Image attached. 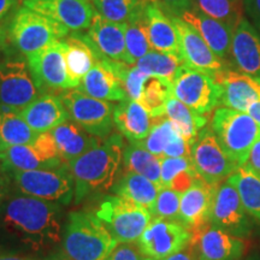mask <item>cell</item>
Listing matches in <instances>:
<instances>
[{
    "label": "cell",
    "instance_id": "cell-42",
    "mask_svg": "<svg viewBox=\"0 0 260 260\" xmlns=\"http://www.w3.org/2000/svg\"><path fill=\"white\" fill-rule=\"evenodd\" d=\"M193 168L190 158H161L160 164V187L169 188L170 183L181 172Z\"/></svg>",
    "mask_w": 260,
    "mask_h": 260
},
{
    "label": "cell",
    "instance_id": "cell-54",
    "mask_svg": "<svg viewBox=\"0 0 260 260\" xmlns=\"http://www.w3.org/2000/svg\"><path fill=\"white\" fill-rule=\"evenodd\" d=\"M233 2H237V0H233Z\"/></svg>",
    "mask_w": 260,
    "mask_h": 260
},
{
    "label": "cell",
    "instance_id": "cell-51",
    "mask_svg": "<svg viewBox=\"0 0 260 260\" xmlns=\"http://www.w3.org/2000/svg\"><path fill=\"white\" fill-rule=\"evenodd\" d=\"M248 113L260 124V103H256L249 107Z\"/></svg>",
    "mask_w": 260,
    "mask_h": 260
},
{
    "label": "cell",
    "instance_id": "cell-53",
    "mask_svg": "<svg viewBox=\"0 0 260 260\" xmlns=\"http://www.w3.org/2000/svg\"><path fill=\"white\" fill-rule=\"evenodd\" d=\"M15 2H16V4H17V5H24L25 3L30 2V0H15Z\"/></svg>",
    "mask_w": 260,
    "mask_h": 260
},
{
    "label": "cell",
    "instance_id": "cell-24",
    "mask_svg": "<svg viewBox=\"0 0 260 260\" xmlns=\"http://www.w3.org/2000/svg\"><path fill=\"white\" fill-rule=\"evenodd\" d=\"M19 115L38 135L51 132L70 119L60 96L54 94H42Z\"/></svg>",
    "mask_w": 260,
    "mask_h": 260
},
{
    "label": "cell",
    "instance_id": "cell-34",
    "mask_svg": "<svg viewBox=\"0 0 260 260\" xmlns=\"http://www.w3.org/2000/svg\"><path fill=\"white\" fill-rule=\"evenodd\" d=\"M228 181L239 191L247 213L260 222V177L246 168L239 167Z\"/></svg>",
    "mask_w": 260,
    "mask_h": 260
},
{
    "label": "cell",
    "instance_id": "cell-9",
    "mask_svg": "<svg viewBox=\"0 0 260 260\" xmlns=\"http://www.w3.org/2000/svg\"><path fill=\"white\" fill-rule=\"evenodd\" d=\"M172 95L199 115L206 116L219 105V84L211 75L183 64L172 81Z\"/></svg>",
    "mask_w": 260,
    "mask_h": 260
},
{
    "label": "cell",
    "instance_id": "cell-14",
    "mask_svg": "<svg viewBox=\"0 0 260 260\" xmlns=\"http://www.w3.org/2000/svg\"><path fill=\"white\" fill-rule=\"evenodd\" d=\"M40 95L24 60L0 61V109L21 112Z\"/></svg>",
    "mask_w": 260,
    "mask_h": 260
},
{
    "label": "cell",
    "instance_id": "cell-45",
    "mask_svg": "<svg viewBox=\"0 0 260 260\" xmlns=\"http://www.w3.org/2000/svg\"><path fill=\"white\" fill-rule=\"evenodd\" d=\"M243 9L251 24L260 34V0H243Z\"/></svg>",
    "mask_w": 260,
    "mask_h": 260
},
{
    "label": "cell",
    "instance_id": "cell-31",
    "mask_svg": "<svg viewBox=\"0 0 260 260\" xmlns=\"http://www.w3.org/2000/svg\"><path fill=\"white\" fill-rule=\"evenodd\" d=\"M165 117L170 119L180 135L190 146L199 135L200 130L206 126L207 117L199 115L190 107L184 105L177 98L171 95L165 104Z\"/></svg>",
    "mask_w": 260,
    "mask_h": 260
},
{
    "label": "cell",
    "instance_id": "cell-39",
    "mask_svg": "<svg viewBox=\"0 0 260 260\" xmlns=\"http://www.w3.org/2000/svg\"><path fill=\"white\" fill-rule=\"evenodd\" d=\"M180 134L175 128L174 124L168 119L167 117H158L154 118L153 126H152L149 134L144 140L136 142H130L135 144L140 147L147 149L152 154L157 155L158 158H164V152L169 145L174 141V139Z\"/></svg>",
    "mask_w": 260,
    "mask_h": 260
},
{
    "label": "cell",
    "instance_id": "cell-23",
    "mask_svg": "<svg viewBox=\"0 0 260 260\" xmlns=\"http://www.w3.org/2000/svg\"><path fill=\"white\" fill-rule=\"evenodd\" d=\"M218 186H212L199 177L182 193L180 203V223L189 232L209 223L211 206Z\"/></svg>",
    "mask_w": 260,
    "mask_h": 260
},
{
    "label": "cell",
    "instance_id": "cell-18",
    "mask_svg": "<svg viewBox=\"0 0 260 260\" xmlns=\"http://www.w3.org/2000/svg\"><path fill=\"white\" fill-rule=\"evenodd\" d=\"M180 39L181 56L188 67L214 77L220 71L229 69L226 63L214 54L203 37L181 17H171Z\"/></svg>",
    "mask_w": 260,
    "mask_h": 260
},
{
    "label": "cell",
    "instance_id": "cell-28",
    "mask_svg": "<svg viewBox=\"0 0 260 260\" xmlns=\"http://www.w3.org/2000/svg\"><path fill=\"white\" fill-rule=\"evenodd\" d=\"M113 121L115 126L124 138L130 142H136L144 140L149 134L154 118L139 103L126 99L115 106Z\"/></svg>",
    "mask_w": 260,
    "mask_h": 260
},
{
    "label": "cell",
    "instance_id": "cell-25",
    "mask_svg": "<svg viewBox=\"0 0 260 260\" xmlns=\"http://www.w3.org/2000/svg\"><path fill=\"white\" fill-rule=\"evenodd\" d=\"M180 17L199 32L217 57L223 60L226 59L230 53V47H232L234 31L232 28L193 8L184 11Z\"/></svg>",
    "mask_w": 260,
    "mask_h": 260
},
{
    "label": "cell",
    "instance_id": "cell-3",
    "mask_svg": "<svg viewBox=\"0 0 260 260\" xmlns=\"http://www.w3.org/2000/svg\"><path fill=\"white\" fill-rule=\"evenodd\" d=\"M61 245L70 260H106L118 242L95 213L74 211L68 217Z\"/></svg>",
    "mask_w": 260,
    "mask_h": 260
},
{
    "label": "cell",
    "instance_id": "cell-43",
    "mask_svg": "<svg viewBox=\"0 0 260 260\" xmlns=\"http://www.w3.org/2000/svg\"><path fill=\"white\" fill-rule=\"evenodd\" d=\"M106 260H145L136 243H118Z\"/></svg>",
    "mask_w": 260,
    "mask_h": 260
},
{
    "label": "cell",
    "instance_id": "cell-50",
    "mask_svg": "<svg viewBox=\"0 0 260 260\" xmlns=\"http://www.w3.org/2000/svg\"><path fill=\"white\" fill-rule=\"evenodd\" d=\"M8 180H6L5 176L0 175V206L3 205V201L5 199L6 190H8Z\"/></svg>",
    "mask_w": 260,
    "mask_h": 260
},
{
    "label": "cell",
    "instance_id": "cell-16",
    "mask_svg": "<svg viewBox=\"0 0 260 260\" xmlns=\"http://www.w3.org/2000/svg\"><path fill=\"white\" fill-rule=\"evenodd\" d=\"M248 216L235 186L228 180L222 182L214 193L209 222L234 236L243 237L251 232Z\"/></svg>",
    "mask_w": 260,
    "mask_h": 260
},
{
    "label": "cell",
    "instance_id": "cell-49",
    "mask_svg": "<svg viewBox=\"0 0 260 260\" xmlns=\"http://www.w3.org/2000/svg\"><path fill=\"white\" fill-rule=\"evenodd\" d=\"M0 260H35V259L27 255L16 254V253L0 252Z\"/></svg>",
    "mask_w": 260,
    "mask_h": 260
},
{
    "label": "cell",
    "instance_id": "cell-35",
    "mask_svg": "<svg viewBox=\"0 0 260 260\" xmlns=\"http://www.w3.org/2000/svg\"><path fill=\"white\" fill-rule=\"evenodd\" d=\"M183 64L186 63L182 56L152 50L145 57L140 58L134 65L148 76L160 77L172 82Z\"/></svg>",
    "mask_w": 260,
    "mask_h": 260
},
{
    "label": "cell",
    "instance_id": "cell-32",
    "mask_svg": "<svg viewBox=\"0 0 260 260\" xmlns=\"http://www.w3.org/2000/svg\"><path fill=\"white\" fill-rule=\"evenodd\" d=\"M38 138L19 112L0 109V151L19 145H30Z\"/></svg>",
    "mask_w": 260,
    "mask_h": 260
},
{
    "label": "cell",
    "instance_id": "cell-30",
    "mask_svg": "<svg viewBox=\"0 0 260 260\" xmlns=\"http://www.w3.org/2000/svg\"><path fill=\"white\" fill-rule=\"evenodd\" d=\"M111 190L117 197L124 198L151 211L160 187L142 175L125 170L124 174L113 183Z\"/></svg>",
    "mask_w": 260,
    "mask_h": 260
},
{
    "label": "cell",
    "instance_id": "cell-36",
    "mask_svg": "<svg viewBox=\"0 0 260 260\" xmlns=\"http://www.w3.org/2000/svg\"><path fill=\"white\" fill-rule=\"evenodd\" d=\"M172 95V82L160 77L148 76L142 87L139 104L153 118L165 116V104Z\"/></svg>",
    "mask_w": 260,
    "mask_h": 260
},
{
    "label": "cell",
    "instance_id": "cell-27",
    "mask_svg": "<svg viewBox=\"0 0 260 260\" xmlns=\"http://www.w3.org/2000/svg\"><path fill=\"white\" fill-rule=\"evenodd\" d=\"M63 51L68 74L75 88L98 60H102L83 32H74L63 40Z\"/></svg>",
    "mask_w": 260,
    "mask_h": 260
},
{
    "label": "cell",
    "instance_id": "cell-1",
    "mask_svg": "<svg viewBox=\"0 0 260 260\" xmlns=\"http://www.w3.org/2000/svg\"><path fill=\"white\" fill-rule=\"evenodd\" d=\"M2 222L32 252L41 253L61 241V205L28 195H15L3 205Z\"/></svg>",
    "mask_w": 260,
    "mask_h": 260
},
{
    "label": "cell",
    "instance_id": "cell-52",
    "mask_svg": "<svg viewBox=\"0 0 260 260\" xmlns=\"http://www.w3.org/2000/svg\"><path fill=\"white\" fill-rule=\"evenodd\" d=\"M44 260H70V259L64 254L63 251H61V252H58V253H53V254L47 256V258L44 259Z\"/></svg>",
    "mask_w": 260,
    "mask_h": 260
},
{
    "label": "cell",
    "instance_id": "cell-19",
    "mask_svg": "<svg viewBox=\"0 0 260 260\" xmlns=\"http://www.w3.org/2000/svg\"><path fill=\"white\" fill-rule=\"evenodd\" d=\"M219 84V104L224 107L248 112L249 107L260 103V79L225 69L214 76Z\"/></svg>",
    "mask_w": 260,
    "mask_h": 260
},
{
    "label": "cell",
    "instance_id": "cell-22",
    "mask_svg": "<svg viewBox=\"0 0 260 260\" xmlns=\"http://www.w3.org/2000/svg\"><path fill=\"white\" fill-rule=\"evenodd\" d=\"M230 56L236 71L260 79V34L245 18L233 31Z\"/></svg>",
    "mask_w": 260,
    "mask_h": 260
},
{
    "label": "cell",
    "instance_id": "cell-4",
    "mask_svg": "<svg viewBox=\"0 0 260 260\" xmlns=\"http://www.w3.org/2000/svg\"><path fill=\"white\" fill-rule=\"evenodd\" d=\"M211 129L224 152L239 167L245 165L253 145L260 139V124L248 112L218 107L212 116Z\"/></svg>",
    "mask_w": 260,
    "mask_h": 260
},
{
    "label": "cell",
    "instance_id": "cell-12",
    "mask_svg": "<svg viewBox=\"0 0 260 260\" xmlns=\"http://www.w3.org/2000/svg\"><path fill=\"white\" fill-rule=\"evenodd\" d=\"M27 59L32 80L41 95L75 89L68 74L61 40L52 42Z\"/></svg>",
    "mask_w": 260,
    "mask_h": 260
},
{
    "label": "cell",
    "instance_id": "cell-47",
    "mask_svg": "<svg viewBox=\"0 0 260 260\" xmlns=\"http://www.w3.org/2000/svg\"><path fill=\"white\" fill-rule=\"evenodd\" d=\"M157 260H198V258H197V255L193 253V251H191L190 247L187 246L186 248H183L182 251L175 253V254H172L170 256H168V258L157 259Z\"/></svg>",
    "mask_w": 260,
    "mask_h": 260
},
{
    "label": "cell",
    "instance_id": "cell-7",
    "mask_svg": "<svg viewBox=\"0 0 260 260\" xmlns=\"http://www.w3.org/2000/svg\"><path fill=\"white\" fill-rule=\"evenodd\" d=\"M59 96L69 112L70 119L82 126L87 133L102 140L111 135L115 126V106L111 103L95 99L79 89L65 90Z\"/></svg>",
    "mask_w": 260,
    "mask_h": 260
},
{
    "label": "cell",
    "instance_id": "cell-44",
    "mask_svg": "<svg viewBox=\"0 0 260 260\" xmlns=\"http://www.w3.org/2000/svg\"><path fill=\"white\" fill-rule=\"evenodd\" d=\"M157 4L170 17H180L184 11L191 8V0H146Z\"/></svg>",
    "mask_w": 260,
    "mask_h": 260
},
{
    "label": "cell",
    "instance_id": "cell-17",
    "mask_svg": "<svg viewBox=\"0 0 260 260\" xmlns=\"http://www.w3.org/2000/svg\"><path fill=\"white\" fill-rule=\"evenodd\" d=\"M188 246L198 260H239L246 252L245 242L240 237L210 222L191 232Z\"/></svg>",
    "mask_w": 260,
    "mask_h": 260
},
{
    "label": "cell",
    "instance_id": "cell-6",
    "mask_svg": "<svg viewBox=\"0 0 260 260\" xmlns=\"http://www.w3.org/2000/svg\"><path fill=\"white\" fill-rule=\"evenodd\" d=\"M95 216L118 243L138 242L153 218L146 207L117 195L104 199Z\"/></svg>",
    "mask_w": 260,
    "mask_h": 260
},
{
    "label": "cell",
    "instance_id": "cell-29",
    "mask_svg": "<svg viewBox=\"0 0 260 260\" xmlns=\"http://www.w3.org/2000/svg\"><path fill=\"white\" fill-rule=\"evenodd\" d=\"M51 134L56 141L61 160L65 164L79 158L102 142V139L87 133L73 119L61 123L57 128L51 130Z\"/></svg>",
    "mask_w": 260,
    "mask_h": 260
},
{
    "label": "cell",
    "instance_id": "cell-37",
    "mask_svg": "<svg viewBox=\"0 0 260 260\" xmlns=\"http://www.w3.org/2000/svg\"><path fill=\"white\" fill-rule=\"evenodd\" d=\"M95 10L109 21L126 23L144 15L146 0H93Z\"/></svg>",
    "mask_w": 260,
    "mask_h": 260
},
{
    "label": "cell",
    "instance_id": "cell-33",
    "mask_svg": "<svg viewBox=\"0 0 260 260\" xmlns=\"http://www.w3.org/2000/svg\"><path fill=\"white\" fill-rule=\"evenodd\" d=\"M160 158L135 144H130L123 152V165L126 171L142 175L159 187H160Z\"/></svg>",
    "mask_w": 260,
    "mask_h": 260
},
{
    "label": "cell",
    "instance_id": "cell-15",
    "mask_svg": "<svg viewBox=\"0 0 260 260\" xmlns=\"http://www.w3.org/2000/svg\"><path fill=\"white\" fill-rule=\"evenodd\" d=\"M191 232L183 224L161 218H152L136 245L146 258L165 259L186 248Z\"/></svg>",
    "mask_w": 260,
    "mask_h": 260
},
{
    "label": "cell",
    "instance_id": "cell-48",
    "mask_svg": "<svg viewBox=\"0 0 260 260\" xmlns=\"http://www.w3.org/2000/svg\"><path fill=\"white\" fill-rule=\"evenodd\" d=\"M15 0H0V22L6 17V15L11 11V9L16 6Z\"/></svg>",
    "mask_w": 260,
    "mask_h": 260
},
{
    "label": "cell",
    "instance_id": "cell-40",
    "mask_svg": "<svg viewBox=\"0 0 260 260\" xmlns=\"http://www.w3.org/2000/svg\"><path fill=\"white\" fill-rule=\"evenodd\" d=\"M191 8L223 22L233 30L241 21L239 6L233 0H191Z\"/></svg>",
    "mask_w": 260,
    "mask_h": 260
},
{
    "label": "cell",
    "instance_id": "cell-20",
    "mask_svg": "<svg viewBox=\"0 0 260 260\" xmlns=\"http://www.w3.org/2000/svg\"><path fill=\"white\" fill-rule=\"evenodd\" d=\"M84 35L102 59L126 63L125 23L109 21L95 11L88 31Z\"/></svg>",
    "mask_w": 260,
    "mask_h": 260
},
{
    "label": "cell",
    "instance_id": "cell-13",
    "mask_svg": "<svg viewBox=\"0 0 260 260\" xmlns=\"http://www.w3.org/2000/svg\"><path fill=\"white\" fill-rule=\"evenodd\" d=\"M22 6L47 18L56 27L60 39L68 37L70 31L88 29L96 11L89 0H30Z\"/></svg>",
    "mask_w": 260,
    "mask_h": 260
},
{
    "label": "cell",
    "instance_id": "cell-11",
    "mask_svg": "<svg viewBox=\"0 0 260 260\" xmlns=\"http://www.w3.org/2000/svg\"><path fill=\"white\" fill-rule=\"evenodd\" d=\"M10 38L27 58L60 39L56 27L47 18L27 6L16 11L10 24Z\"/></svg>",
    "mask_w": 260,
    "mask_h": 260
},
{
    "label": "cell",
    "instance_id": "cell-10",
    "mask_svg": "<svg viewBox=\"0 0 260 260\" xmlns=\"http://www.w3.org/2000/svg\"><path fill=\"white\" fill-rule=\"evenodd\" d=\"M4 172L54 169L64 164L51 132L39 134L30 145H19L0 151Z\"/></svg>",
    "mask_w": 260,
    "mask_h": 260
},
{
    "label": "cell",
    "instance_id": "cell-26",
    "mask_svg": "<svg viewBox=\"0 0 260 260\" xmlns=\"http://www.w3.org/2000/svg\"><path fill=\"white\" fill-rule=\"evenodd\" d=\"M145 19L152 48L158 52L181 56L180 39L170 16L165 14L157 4L147 3Z\"/></svg>",
    "mask_w": 260,
    "mask_h": 260
},
{
    "label": "cell",
    "instance_id": "cell-2",
    "mask_svg": "<svg viewBox=\"0 0 260 260\" xmlns=\"http://www.w3.org/2000/svg\"><path fill=\"white\" fill-rule=\"evenodd\" d=\"M122 134H112L79 158L67 162L75 182V199L80 204L95 191L110 189L123 162Z\"/></svg>",
    "mask_w": 260,
    "mask_h": 260
},
{
    "label": "cell",
    "instance_id": "cell-38",
    "mask_svg": "<svg viewBox=\"0 0 260 260\" xmlns=\"http://www.w3.org/2000/svg\"><path fill=\"white\" fill-rule=\"evenodd\" d=\"M125 46L128 54L126 64L130 65H134L140 58L153 50L148 39L145 12L140 17L125 23Z\"/></svg>",
    "mask_w": 260,
    "mask_h": 260
},
{
    "label": "cell",
    "instance_id": "cell-8",
    "mask_svg": "<svg viewBox=\"0 0 260 260\" xmlns=\"http://www.w3.org/2000/svg\"><path fill=\"white\" fill-rule=\"evenodd\" d=\"M190 160L201 180L212 186H219L239 169V165L228 155L212 129L200 130L190 147Z\"/></svg>",
    "mask_w": 260,
    "mask_h": 260
},
{
    "label": "cell",
    "instance_id": "cell-46",
    "mask_svg": "<svg viewBox=\"0 0 260 260\" xmlns=\"http://www.w3.org/2000/svg\"><path fill=\"white\" fill-rule=\"evenodd\" d=\"M242 167L260 177V139L253 145L248 158H247L245 165H242Z\"/></svg>",
    "mask_w": 260,
    "mask_h": 260
},
{
    "label": "cell",
    "instance_id": "cell-21",
    "mask_svg": "<svg viewBox=\"0 0 260 260\" xmlns=\"http://www.w3.org/2000/svg\"><path fill=\"white\" fill-rule=\"evenodd\" d=\"M76 89L105 102H123L128 99L119 76L117 60H98Z\"/></svg>",
    "mask_w": 260,
    "mask_h": 260
},
{
    "label": "cell",
    "instance_id": "cell-5",
    "mask_svg": "<svg viewBox=\"0 0 260 260\" xmlns=\"http://www.w3.org/2000/svg\"><path fill=\"white\" fill-rule=\"evenodd\" d=\"M5 174L11 177L16 188L23 195L59 205H69L75 199V182L68 164L54 169Z\"/></svg>",
    "mask_w": 260,
    "mask_h": 260
},
{
    "label": "cell",
    "instance_id": "cell-41",
    "mask_svg": "<svg viewBox=\"0 0 260 260\" xmlns=\"http://www.w3.org/2000/svg\"><path fill=\"white\" fill-rule=\"evenodd\" d=\"M181 195V193L170 188H160L153 207L149 211L152 217L180 223Z\"/></svg>",
    "mask_w": 260,
    "mask_h": 260
}]
</instances>
